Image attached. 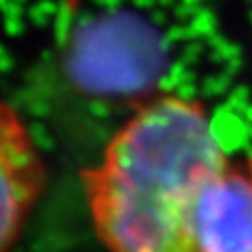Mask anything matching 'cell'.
Returning <instances> with one entry per match:
<instances>
[{"label": "cell", "mask_w": 252, "mask_h": 252, "mask_svg": "<svg viewBox=\"0 0 252 252\" xmlns=\"http://www.w3.org/2000/svg\"><path fill=\"white\" fill-rule=\"evenodd\" d=\"M228 163L203 103L179 95L145 103L82 173L99 242L107 252H195L203 193Z\"/></svg>", "instance_id": "1"}, {"label": "cell", "mask_w": 252, "mask_h": 252, "mask_svg": "<svg viewBox=\"0 0 252 252\" xmlns=\"http://www.w3.org/2000/svg\"><path fill=\"white\" fill-rule=\"evenodd\" d=\"M46 187V165L22 115L0 99V252H12Z\"/></svg>", "instance_id": "2"}, {"label": "cell", "mask_w": 252, "mask_h": 252, "mask_svg": "<svg viewBox=\"0 0 252 252\" xmlns=\"http://www.w3.org/2000/svg\"><path fill=\"white\" fill-rule=\"evenodd\" d=\"M195 252H252V175L232 161L207 185L197 220Z\"/></svg>", "instance_id": "3"}, {"label": "cell", "mask_w": 252, "mask_h": 252, "mask_svg": "<svg viewBox=\"0 0 252 252\" xmlns=\"http://www.w3.org/2000/svg\"><path fill=\"white\" fill-rule=\"evenodd\" d=\"M248 171H250V175H252V157H250V163H248Z\"/></svg>", "instance_id": "4"}]
</instances>
